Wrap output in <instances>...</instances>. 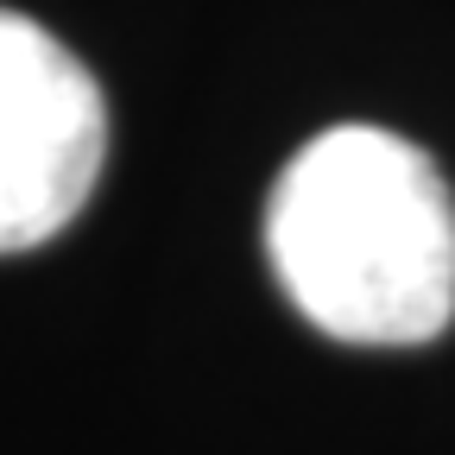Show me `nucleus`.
I'll use <instances>...</instances> for the list:
<instances>
[{
	"label": "nucleus",
	"mask_w": 455,
	"mask_h": 455,
	"mask_svg": "<svg viewBox=\"0 0 455 455\" xmlns=\"http://www.w3.org/2000/svg\"><path fill=\"white\" fill-rule=\"evenodd\" d=\"M278 291L323 335L418 348L455 323V196L424 146L341 121L266 196Z\"/></svg>",
	"instance_id": "1"
},
{
	"label": "nucleus",
	"mask_w": 455,
	"mask_h": 455,
	"mask_svg": "<svg viewBox=\"0 0 455 455\" xmlns=\"http://www.w3.org/2000/svg\"><path fill=\"white\" fill-rule=\"evenodd\" d=\"M108 158L89 64L38 20L0 7V253L44 247L83 215Z\"/></svg>",
	"instance_id": "2"
}]
</instances>
